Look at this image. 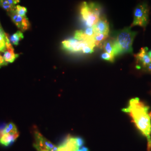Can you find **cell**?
<instances>
[{
	"label": "cell",
	"mask_w": 151,
	"mask_h": 151,
	"mask_svg": "<svg viewBox=\"0 0 151 151\" xmlns=\"http://www.w3.org/2000/svg\"><path fill=\"white\" fill-rule=\"evenodd\" d=\"M19 135L18 132L4 134L0 137V143L4 146H9L15 141Z\"/></svg>",
	"instance_id": "cell-10"
},
{
	"label": "cell",
	"mask_w": 151,
	"mask_h": 151,
	"mask_svg": "<svg viewBox=\"0 0 151 151\" xmlns=\"http://www.w3.org/2000/svg\"></svg>",
	"instance_id": "cell-26"
},
{
	"label": "cell",
	"mask_w": 151,
	"mask_h": 151,
	"mask_svg": "<svg viewBox=\"0 0 151 151\" xmlns=\"http://www.w3.org/2000/svg\"><path fill=\"white\" fill-rule=\"evenodd\" d=\"M101 48L104 49L105 52L114 56V43L113 39L112 38H110L109 39H106L104 42Z\"/></svg>",
	"instance_id": "cell-13"
},
{
	"label": "cell",
	"mask_w": 151,
	"mask_h": 151,
	"mask_svg": "<svg viewBox=\"0 0 151 151\" xmlns=\"http://www.w3.org/2000/svg\"><path fill=\"white\" fill-rule=\"evenodd\" d=\"M35 143L37 146H40L47 148L50 151L57 150L58 148L57 147L54 146L53 143H52L50 141L47 140L45 138H44L38 131L35 132Z\"/></svg>",
	"instance_id": "cell-8"
},
{
	"label": "cell",
	"mask_w": 151,
	"mask_h": 151,
	"mask_svg": "<svg viewBox=\"0 0 151 151\" xmlns=\"http://www.w3.org/2000/svg\"><path fill=\"white\" fill-rule=\"evenodd\" d=\"M17 129L16 128V125L12 123H10L6 126L2 132V135L4 134H9L10 133H14V132H17Z\"/></svg>",
	"instance_id": "cell-16"
},
{
	"label": "cell",
	"mask_w": 151,
	"mask_h": 151,
	"mask_svg": "<svg viewBox=\"0 0 151 151\" xmlns=\"http://www.w3.org/2000/svg\"><path fill=\"white\" fill-rule=\"evenodd\" d=\"M93 30L96 34H103L109 35V25L107 20L105 17H101L97 23L93 27Z\"/></svg>",
	"instance_id": "cell-9"
},
{
	"label": "cell",
	"mask_w": 151,
	"mask_h": 151,
	"mask_svg": "<svg viewBox=\"0 0 151 151\" xmlns=\"http://www.w3.org/2000/svg\"><path fill=\"white\" fill-rule=\"evenodd\" d=\"M7 2L12 6L15 7L17 4L20 2V0H7Z\"/></svg>",
	"instance_id": "cell-20"
},
{
	"label": "cell",
	"mask_w": 151,
	"mask_h": 151,
	"mask_svg": "<svg viewBox=\"0 0 151 151\" xmlns=\"http://www.w3.org/2000/svg\"><path fill=\"white\" fill-rule=\"evenodd\" d=\"M88 45H95L94 43L78 40L75 38L65 40L62 42V46L63 49L71 53H78L82 52L83 48Z\"/></svg>",
	"instance_id": "cell-5"
},
{
	"label": "cell",
	"mask_w": 151,
	"mask_h": 151,
	"mask_svg": "<svg viewBox=\"0 0 151 151\" xmlns=\"http://www.w3.org/2000/svg\"><path fill=\"white\" fill-rule=\"evenodd\" d=\"M148 49L147 47L142 48L138 54H135L137 60V68L138 69H143L147 65L151 63V60L148 55Z\"/></svg>",
	"instance_id": "cell-7"
},
{
	"label": "cell",
	"mask_w": 151,
	"mask_h": 151,
	"mask_svg": "<svg viewBox=\"0 0 151 151\" xmlns=\"http://www.w3.org/2000/svg\"><path fill=\"white\" fill-rule=\"evenodd\" d=\"M101 57L103 60H108V61H109L110 62H113L114 60V57L113 55L109 54L106 52L103 53V54H101Z\"/></svg>",
	"instance_id": "cell-19"
},
{
	"label": "cell",
	"mask_w": 151,
	"mask_h": 151,
	"mask_svg": "<svg viewBox=\"0 0 151 151\" xmlns=\"http://www.w3.org/2000/svg\"><path fill=\"white\" fill-rule=\"evenodd\" d=\"M0 6L7 11V12L14 10L16 7L11 5L7 0H0Z\"/></svg>",
	"instance_id": "cell-17"
},
{
	"label": "cell",
	"mask_w": 151,
	"mask_h": 151,
	"mask_svg": "<svg viewBox=\"0 0 151 151\" xmlns=\"http://www.w3.org/2000/svg\"><path fill=\"white\" fill-rule=\"evenodd\" d=\"M7 65V63L6 62L5 60H4V57L0 54V68L2 66L6 65Z\"/></svg>",
	"instance_id": "cell-21"
},
{
	"label": "cell",
	"mask_w": 151,
	"mask_h": 151,
	"mask_svg": "<svg viewBox=\"0 0 151 151\" xmlns=\"http://www.w3.org/2000/svg\"><path fill=\"white\" fill-rule=\"evenodd\" d=\"M24 38V35L22 31L18 30L17 32L12 35L9 38L10 41L15 45H17L20 41Z\"/></svg>",
	"instance_id": "cell-14"
},
{
	"label": "cell",
	"mask_w": 151,
	"mask_h": 151,
	"mask_svg": "<svg viewBox=\"0 0 151 151\" xmlns=\"http://www.w3.org/2000/svg\"><path fill=\"white\" fill-rule=\"evenodd\" d=\"M65 145L69 151H77L80 148L77 143L76 137H72L68 136L67 139L63 144Z\"/></svg>",
	"instance_id": "cell-12"
},
{
	"label": "cell",
	"mask_w": 151,
	"mask_h": 151,
	"mask_svg": "<svg viewBox=\"0 0 151 151\" xmlns=\"http://www.w3.org/2000/svg\"><path fill=\"white\" fill-rule=\"evenodd\" d=\"M15 10L7 12L8 15L11 17L12 22H14L16 27L20 30V31L22 32L29 30L30 28L31 24L28 19L27 17H24L20 16L19 14L16 13Z\"/></svg>",
	"instance_id": "cell-6"
},
{
	"label": "cell",
	"mask_w": 151,
	"mask_h": 151,
	"mask_svg": "<svg viewBox=\"0 0 151 151\" xmlns=\"http://www.w3.org/2000/svg\"><path fill=\"white\" fill-rule=\"evenodd\" d=\"M143 70L151 73V63H150L149 65H147L146 67H145V68H143Z\"/></svg>",
	"instance_id": "cell-23"
},
{
	"label": "cell",
	"mask_w": 151,
	"mask_h": 151,
	"mask_svg": "<svg viewBox=\"0 0 151 151\" xmlns=\"http://www.w3.org/2000/svg\"><path fill=\"white\" fill-rule=\"evenodd\" d=\"M77 151H89V150L85 147H82L81 148H80Z\"/></svg>",
	"instance_id": "cell-24"
},
{
	"label": "cell",
	"mask_w": 151,
	"mask_h": 151,
	"mask_svg": "<svg viewBox=\"0 0 151 151\" xmlns=\"http://www.w3.org/2000/svg\"><path fill=\"white\" fill-rule=\"evenodd\" d=\"M15 11L17 14L20 16L26 17H27V9L26 7L21 6L20 5H16L15 7Z\"/></svg>",
	"instance_id": "cell-18"
},
{
	"label": "cell",
	"mask_w": 151,
	"mask_h": 151,
	"mask_svg": "<svg viewBox=\"0 0 151 151\" xmlns=\"http://www.w3.org/2000/svg\"><path fill=\"white\" fill-rule=\"evenodd\" d=\"M133 22L130 27L133 26H140L146 27L149 20V9L146 4H142L137 6L134 11Z\"/></svg>",
	"instance_id": "cell-4"
},
{
	"label": "cell",
	"mask_w": 151,
	"mask_h": 151,
	"mask_svg": "<svg viewBox=\"0 0 151 151\" xmlns=\"http://www.w3.org/2000/svg\"><path fill=\"white\" fill-rule=\"evenodd\" d=\"M19 55L16 54L14 52V50L12 45H9L6 47V50L4 52V58L7 63H13L17 58H18Z\"/></svg>",
	"instance_id": "cell-11"
},
{
	"label": "cell",
	"mask_w": 151,
	"mask_h": 151,
	"mask_svg": "<svg viewBox=\"0 0 151 151\" xmlns=\"http://www.w3.org/2000/svg\"><path fill=\"white\" fill-rule=\"evenodd\" d=\"M101 9L95 2H83L81 4L80 14L87 27H92L100 19Z\"/></svg>",
	"instance_id": "cell-3"
},
{
	"label": "cell",
	"mask_w": 151,
	"mask_h": 151,
	"mask_svg": "<svg viewBox=\"0 0 151 151\" xmlns=\"http://www.w3.org/2000/svg\"><path fill=\"white\" fill-rule=\"evenodd\" d=\"M122 111L128 114L141 133L147 139V150H151V111L150 107L138 97L130 99L128 107Z\"/></svg>",
	"instance_id": "cell-1"
},
{
	"label": "cell",
	"mask_w": 151,
	"mask_h": 151,
	"mask_svg": "<svg viewBox=\"0 0 151 151\" xmlns=\"http://www.w3.org/2000/svg\"><path fill=\"white\" fill-rule=\"evenodd\" d=\"M57 151H69L68 150L67 148V147L63 145V144L62 145H60V147H58V150Z\"/></svg>",
	"instance_id": "cell-22"
},
{
	"label": "cell",
	"mask_w": 151,
	"mask_h": 151,
	"mask_svg": "<svg viewBox=\"0 0 151 151\" xmlns=\"http://www.w3.org/2000/svg\"><path fill=\"white\" fill-rule=\"evenodd\" d=\"M137 32L131 30V27H125L116 32L113 38L114 56L124 53H133V43Z\"/></svg>",
	"instance_id": "cell-2"
},
{
	"label": "cell",
	"mask_w": 151,
	"mask_h": 151,
	"mask_svg": "<svg viewBox=\"0 0 151 151\" xmlns=\"http://www.w3.org/2000/svg\"><path fill=\"white\" fill-rule=\"evenodd\" d=\"M8 35L5 32H0V52H5L6 50V40Z\"/></svg>",
	"instance_id": "cell-15"
},
{
	"label": "cell",
	"mask_w": 151,
	"mask_h": 151,
	"mask_svg": "<svg viewBox=\"0 0 151 151\" xmlns=\"http://www.w3.org/2000/svg\"><path fill=\"white\" fill-rule=\"evenodd\" d=\"M148 55H149V56H150V57L151 60V50L148 52Z\"/></svg>",
	"instance_id": "cell-25"
}]
</instances>
